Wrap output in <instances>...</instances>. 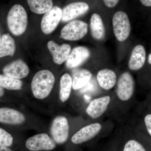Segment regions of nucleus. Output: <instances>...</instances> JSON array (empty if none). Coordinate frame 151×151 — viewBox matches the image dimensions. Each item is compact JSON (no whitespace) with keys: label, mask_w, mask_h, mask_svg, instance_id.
Returning a JSON list of instances; mask_svg holds the SVG:
<instances>
[{"label":"nucleus","mask_w":151,"mask_h":151,"mask_svg":"<svg viewBox=\"0 0 151 151\" xmlns=\"http://www.w3.org/2000/svg\"><path fill=\"white\" fill-rule=\"evenodd\" d=\"M47 47L52 55L53 61L58 65L62 64L66 61L71 50V47L68 45L64 44L59 45L53 41H49Z\"/></svg>","instance_id":"nucleus-14"},{"label":"nucleus","mask_w":151,"mask_h":151,"mask_svg":"<svg viewBox=\"0 0 151 151\" xmlns=\"http://www.w3.org/2000/svg\"><path fill=\"white\" fill-rule=\"evenodd\" d=\"M119 0H103L105 5L109 8H113L118 4Z\"/></svg>","instance_id":"nucleus-27"},{"label":"nucleus","mask_w":151,"mask_h":151,"mask_svg":"<svg viewBox=\"0 0 151 151\" xmlns=\"http://www.w3.org/2000/svg\"><path fill=\"white\" fill-rule=\"evenodd\" d=\"M148 62L150 64H151V54H150L149 55Z\"/></svg>","instance_id":"nucleus-31"},{"label":"nucleus","mask_w":151,"mask_h":151,"mask_svg":"<svg viewBox=\"0 0 151 151\" xmlns=\"http://www.w3.org/2000/svg\"><path fill=\"white\" fill-rule=\"evenodd\" d=\"M90 52L84 46H78L73 49L70 52L65 63L67 68H75L81 65L89 58Z\"/></svg>","instance_id":"nucleus-13"},{"label":"nucleus","mask_w":151,"mask_h":151,"mask_svg":"<svg viewBox=\"0 0 151 151\" xmlns=\"http://www.w3.org/2000/svg\"><path fill=\"white\" fill-rule=\"evenodd\" d=\"M26 147L31 151H50L54 150L56 144L48 134L41 133L29 138L26 142Z\"/></svg>","instance_id":"nucleus-7"},{"label":"nucleus","mask_w":151,"mask_h":151,"mask_svg":"<svg viewBox=\"0 0 151 151\" xmlns=\"http://www.w3.org/2000/svg\"><path fill=\"white\" fill-rule=\"evenodd\" d=\"M72 88V77L68 73H65L61 76L60 80L59 97L62 103H64L68 100L70 96Z\"/></svg>","instance_id":"nucleus-22"},{"label":"nucleus","mask_w":151,"mask_h":151,"mask_svg":"<svg viewBox=\"0 0 151 151\" xmlns=\"http://www.w3.org/2000/svg\"><path fill=\"white\" fill-rule=\"evenodd\" d=\"M4 94V91L2 87L0 86V97H2Z\"/></svg>","instance_id":"nucleus-30"},{"label":"nucleus","mask_w":151,"mask_h":151,"mask_svg":"<svg viewBox=\"0 0 151 151\" xmlns=\"http://www.w3.org/2000/svg\"><path fill=\"white\" fill-rule=\"evenodd\" d=\"M10 31L15 36H20L25 31L28 23L27 14L24 8L19 4L12 6L7 18Z\"/></svg>","instance_id":"nucleus-2"},{"label":"nucleus","mask_w":151,"mask_h":151,"mask_svg":"<svg viewBox=\"0 0 151 151\" xmlns=\"http://www.w3.org/2000/svg\"><path fill=\"white\" fill-rule=\"evenodd\" d=\"M69 126L66 117L58 116L55 118L50 128L52 139L58 144H63L67 141L69 136Z\"/></svg>","instance_id":"nucleus-5"},{"label":"nucleus","mask_w":151,"mask_h":151,"mask_svg":"<svg viewBox=\"0 0 151 151\" xmlns=\"http://www.w3.org/2000/svg\"><path fill=\"white\" fill-rule=\"evenodd\" d=\"M135 89V82L133 76L129 72L122 73L117 83L116 95L119 100L127 101L132 98Z\"/></svg>","instance_id":"nucleus-6"},{"label":"nucleus","mask_w":151,"mask_h":151,"mask_svg":"<svg viewBox=\"0 0 151 151\" xmlns=\"http://www.w3.org/2000/svg\"><path fill=\"white\" fill-rule=\"evenodd\" d=\"M111 100V97L108 95L95 98L87 106L86 113L92 119L99 118L108 109Z\"/></svg>","instance_id":"nucleus-11"},{"label":"nucleus","mask_w":151,"mask_h":151,"mask_svg":"<svg viewBox=\"0 0 151 151\" xmlns=\"http://www.w3.org/2000/svg\"><path fill=\"white\" fill-rule=\"evenodd\" d=\"M90 29L93 37L97 40L103 38L105 36V30L101 17L98 14H92L90 19Z\"/></svg>","instance_id":"nucleus-19"},{"label":"nucleus","mask_w":151,"mask_h":151,"mask_svg":"<svg viewBox=\"0 0 151 151\" xmlns=\"http://www.w3.org/2000/svg\"><path fill=\"white\" fill-rule=\"evenodd\" d=\"M25 117L23 114L12 108H0V123L19 125L25 121Z\"/></svg>","instance_id":"nucleus-15"},{"label":"nucleus","mask_w":151,"mask_h":151,"mask_svg":"<svg viewBox=\"0 0 151 151\" xmlns=\"http://www.w3.org/2000/svg\"><path fill=\"white\" fill-rule=\"evenodd\" d=\"M146 60V51L142 45L134 47L129 62V67L133 70H139L143 67Z\"/></svg>","instance_id":"nucleus-17"},{"label":"nucleus","mask_w":151,"mask_h":151,"mask_svg":"<svg viewBox=\"0 0 151 151\" xmlns=\"http://www.w3.org/2000/svg\"><path fill=\"white\" fill-rule=\"evenodd\" d=\"M97 78L100 87L105 90L112 89L117 81L116 73L113 70L109 69L100 70L97 73Z\"/></svg>","instance_id":"nucleus-18"},{"label":"nucleus","mask_w":151,"mask_h":151,"mask_svg":"<svg viewBox=\"0 0 151 151\" xmlns=\"http://www.w3.org/2000/svg\"><path fill=\"white\" fill-rule=\"evenodd\" d=\"M92 73L89 70L78 68L72 71V88L76 90L82 89L92 79Z\"/></svg>","instance_id":"nucleus-16"},{"label":"nucleus","mask_w":151,"mask_h":151,"mask_svg":"<svg viewBox=\"0 0 151 151\" xmlns=\"http://www.w3.org/2000/svg\"><path fill=\"white\" fill-rule=\"evenodd\" d=\"M0 86L8 90H20L22 82L20 79L0 74Z\"/></svg>","instance_id":"nucleus-23"},{"label":"nucleus","mask_w":151,"mask_h":151,"mask_svg":"<svg viewBox=\"0 0 151 151\" xmlns=\"http://www.w3.org/2000/svg\"><path fill=\"white\" fill-rule=\"evenodd\" d=\"M16 50L14 40L9 34H4L0 42V58L6 56H13Z\"/></svg>","instance_id":"nucleus-20"},{"label":"nucleus","mask_w":151,"mask_h":151,"mask_svg":"<svg viewBox=\"0 0 151 151\" xmlns=\"http://www.w3.org/2000/svg\"><path fill=\"white\" fill-rule=\"evenodd\" d=\"M1 36H0V42H1Z\"/></svg>","instance_id":"nucleus-32"},{"label":"nucleus","mask_w":151,"mask_h":151,"mask_svg":"<svg viewBox=\"0 0 151 151\" xmlns=\"http://www.w3.org/2000/svg\"><path fill=\"white\" fill-rule=\"evenodd\" d=\"M88 32V25L81 20H74L65 25L60 32V37L69 41H76L84 37Z\"/></svg>","instance_id":"nucleus-4"},{"label":"nucleus","mask_w":151,"mask_h":151,"mask_svg":"<svg viewBox=\"0 0 151 151\" xmlns=\"http://www.w3.org/2000/svg\"><path fill=\"white\" fill-rule=\"evenodd\" d=\"M62 10L59 7H53L45 14L41 22V28L45 34L53 32L57 27L62 17Z\"/></svg>","instance_id":"nucleus-8"},{"label":"nucleus","mask_w":151,"mask_h":151,"mask_svg":"<svg viewBox=\"0 0 151 151\" xmlns=\"http://www.w3.org/2000/svg\"><path fill=\"white\" fill-rule=\"evenodd\" d=\"M113 32L117 40H126L131 32V24L127 14L122 11L117 12L113 19Z\"/></svg>","instance_id":"nucleus-3"},{"label":"nucleus","mask_w":151,"mask_h":151,"mask_svg":"<svg viewBox=\"0 0 151 151\" xmlns=\"http://www.w3.org/2000/svg\"><path fill=\"white\" fill-rule=\"evenodd\" d=\"M30 10L36 14H45L53 7L52 0H27Z\"/></svg>","instance_id":"nucleus-21"},{"label":"nucleus","mask_w":151,"mask_h":151,"mask_svg":"<svg viewBox=\"0 0 151 151\" xmlns=\"http://www.w3.org/2000/svg\"><path fill=\"white\" fill-rule=\"evenodd\" d=\"M3 71L7 76L20 79L27 76L29 69L25 63L21 60H18L5 66Z\"/></svg>","instance_id":"nucleus-12"},{"label":"nucleus","mask_w":151,"mask_h":151,"mask_svg":"<svg viewBox=\"0 0 151 151\" xmlns=\"http://www.w3.org/2000/svg\"><path fill=\"white\" fill-rule=\"evenodd\" d=\"M102 128V125L100 123L89 124L76 133L71 138V141L76 145L85 142L97 136Z\"/></svg>","instance_id":"nucleus-9"},{"label":"nucleus","mask_w":151,"mask_h":151,"mask_svg":"<svg viewBox=\"0 0 151 151\" xmlns=\"http://www.w3.org/2000/svg\"><path fill=\"white\" fill-rule=\"evenodd\" d=\"M143 5L146 6H151V0H140Z\"/></svg>","instance_id":"nucleus-28"},{"label":"nucleus","mask_w":151,"mask_h":151,"mask_svg":"<svg viewBox=\"0 0 151 151\" xmlns=\"http://www.w3.org/2000/svg\"><path fill=\"white\" fill-rule=\"evenodd\" d=\"M123 151H146L143 146L137 141L132 139L125 144Z\"/></svg>","instance_id":"nucleus-25"},{"label":"nucleus","mask_w":151,"mask_h":151,"mask_svg":"<svg viewBox=\"0 0 151 151\" xmlns=\"http://www.w3.org/2000/svg\"><path fill=\"white\" fill-rule=\"evenodd\" d=\"M55 78L53 73L42 70L36 73L31 83L32 94L36 98L42 100L48 97L54 85Z\"/></svg>","instance_id":"nucleus-1"},{"label":"nucleus","mask_w":151,"mask_h":151,"mask_svg":"<svg viewBox=\"0 0 151 151\" xmlns=\"http://www.w3.org/2000/svg\"><path fill=\"white\" fill-rule=\"evenodd\" d=\"M0 151H13L11 149L7 147H0Z\"/></svg>","instance_id":"nucleus-29"},{"label":"nucleus","mask_w":151,"mask_h":151,"mask_svg":"<svg viewBox=\"0 0 151 151\" xmlns=\"http://www.w3.org/2000/svg\"><path fill=\"white\" fill-rule=\"evenodd\" d=\"M147 131L151 136V114L146 115L144 119Z\"/></svg>","instance_id":"nucleus-26"},{"label":"nucleus","mask_w":151,"mask_h":151,"mask_svg":"<svg viewBox=\"0 0 151 151\" xmlns=\"http://www.w3.org/2000/svg\"><path fill=\"white\" fill-rule=\"evenodd\" d=\"M89 9V6L86 3L77 2L71 3L63 9L61 20L63 22L70 21L86 14Z\"/></svg>","instance_id":"nucleus-10"},{"label":"nucleus","mask_w":151,"mask_h":151,"mask_svg":"<svg viewBox=\"0 0 151 151\" xmlns=\"http://www.w3.org/2000/svg\"><path fill=\"white\" fill-rule=\"evenodd\" d=\"M13 143V137L10 134L0 128V147H9Z\"/></svg>","instance_id":"nucleus-24"}]
</instances>
